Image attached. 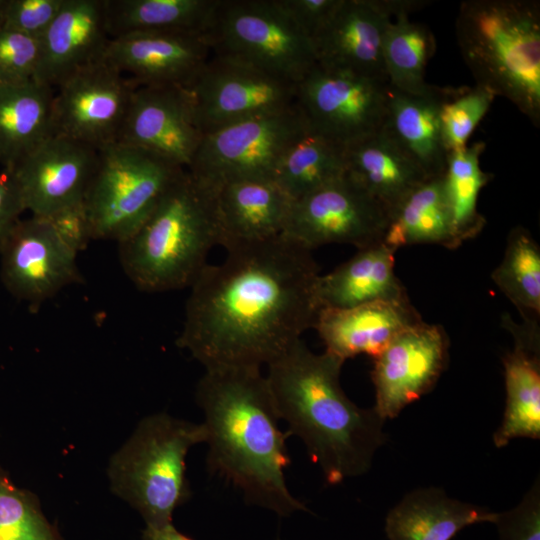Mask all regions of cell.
Instances as JSON below:
<instances>
[{
    "label": "cell",
    "instance_id": "cell-1",
    "mask_svg": "<svg viewBox=\"0 0 540 540\" xmlns=\"http://www.w3.org/2000/svg\"><path fill=\"white\" fill-rule=\"evenodd\" d=\"M226 251L189 287L176 345L205 370L260 368L313 328L319 267L311 250L283 235Z\"/></svg>",
    "mask_w": 540,
    "mask_h": 540
},
{
    "label": "cell",
    "instance_id": "cell-2",
    "mask_svg": "<svg viewBox=\"0 0 540 540\" xmlns=\"http://www.w3.org/2000/svg\"><path fill=\"white\" fill-rule=\"evenodd\" d=\"M209 445L207 466L239 488L248 504L280 516L307 510L289 491L290 465L278 413L260 368L207 369L196 387Z\"/></svg>",
    "mask_w": 540,
    "mask_h": 540
},
{
    "label": "cell",
    "instance_id": "cell-3",
    "mask_svg": "<svg viewBox=\"0 0 540 540\" xmlns=\"http://www.w3.org/2000/svg\"><path fill=\"white\" fill-rule=\"evenodd\" d=\"M345 361L302 339L270 362L266 379L279 419L304 443L330 485L366 473L386 442L385 420L353 403L340 385Z\"/></svg>",
    "mask_w": 540,
    "mask_h": 540
},
{
    "label": "cell",
    "instance_id": "cell-4",
    "mask_svg": "<svg viewBox=\"0 0 540 540\" xmlns=\"http://www.w3.org/2000/svg\"><path fill=\"white\" fill-rule=\"evenodd\" d=\"M118 245L123 270L139 290L190 287L220 245L215 191L185 169L141 227Z\"/></svg>",
    "mask_w": 540,
    "mask_h": 540
},
{
    "label": "cell",
    "instance_id": "cell-5",
    "mask_svg": "<svg viewBox=\"0 0 540 540\" xmlns=\"http://www.w3.org/2000/svg\"><path fill=\"white\" fill-rule=\"evenodd\" d=\"M455 33L476 85L505 97L539 127V1H464Z\"/></svg>",
    "mask_w": 540,
    "mask_h": 540
},
{
    "label": "cell",
    "instance_id": "cell-6",
    "mask_svg": "<svg viewBox=\"0 0 540 540\" xmlns=\"http://www.w3.org/2000/svg\"><path fill=\"white\" fill-rule=\"evenodd\" d=\"M206 439L203 423L166 413L146 416L109 460L112 492L137 510L146 526L172 523L174 510L191 497L188 451Z\"/></svg>",
    "mask_w": 540,
    "mask_h": 540
},
{
    "label": "cell",
    "instance_id": "cell-7",
    "mask_svg": "<svg viewBox=\"0 0 540 540\" xmlns=\"http://www.w3.org/2000/svg\"><path fill=\"white\" fill-rule=\"evenodd\" d=\"M184 170L122 142L98 149L96 169L84 198L93 239L117 243L128 239Z\"/></svg>",
    "mask_w": 540,
    "mask_h": 540
},
{
    "label": "cell",
    "instance_id": "cell-8",
    "mask_svg": "<svg viewBox=\"0 0 540 540\" xmlns=\"http://www.w3.org/2000/svg\"><path fill=\"white\" fill-rule=\"evenodd\" d=\"M205 33L213 53L296 84L317 63L312 40L276 0H218Z\"/></svg>",
    "mask_w": 540,
    "mask_h": 540
},
{
    "label": "cell",
    "instance_id": "cell-9",
    "mask_svg": "<svg viewBox=\"0 0 540 540\" xmlns=\"http://www.w3.org/2000/svg\"><path fill=\"white\" fill-rule=\"evenodd\" d=\"M307 125L295 104L203 135L187 168L210 189L238 180H273L278 163Z\"/></svg>",
    "mask_w": 540,
    "mask_h": 540
},
{
    "label": "cell",
    "instance_id": "cell-10",
    "mask_svg": "<svg viewBox=\"0 0 540 540\" xmlns=\"http://www.w3.org/2000/svg\"><path fill=\"white\" fill-rule=\"evenodd\" d=\"M388 83L316 65L297 84L296 105L307 127L345 147L379 131Z\"/></svg>",
    "mask_w": 540,
    "mask_h": 540
},
{
    "label": "cell",
    "instance_id": "cell-11",
    "mask_svg": "<svg viewBox=\"0 0 540 540\" xmlns=\"http://www.w3.org/2000/svg\"><path fill=\"white\" fill-rule=\"evenodd\" d=\"M188 90L204 135L294 106L297 84L241 60L212 53Z\"/></svg>",
    "mask_w": 540,
    "mask_h": 540
},
{
    "label": "cell",
    "instance_id": "cell-12",
    "mask_svg": "<svg viewBox=\"0 0 540 540\" xmlns=\"http://www.w3.org/2000/svg\"><path fill=\"white\" fill-rule=\"evenodd\" d=\"M389 212L346 175L295 201L283 236L309 250L383 242Z\"/></svg>",
    "mask_w": 540,
    "mask_h": 540
},
{
    "label": "cell",
    "instance_id": "cell-13",
    "mask_svg": "<svg viewBox=\"0 0 540 540\" xmlns=\"http://www.w3.org/2000/svg\"><path fill=\"white\" fill-rule=\"evenodd\" d=\"M137 86L104 59L78 70L54 88L52 135L96 149L118 142Z\"/></svg>",
    "mask_w": 540,
    "mask_h": 540
},
{
    "label": "cell",
    "instance_id": "cell-14",
    "mask_svg": "<svg viewBox=\"0 0 540 540\" xmlns=\"http://www.w3.org/2000/svg\"><path fill=\"white\" fill-rule=\"evenodd\" d=\"M4 287L35 311L63 288L82 280L77 254L42 217L21 219L0 249Z\"/></svg>",
    "mask_w": 540,
    "mask_h": 540
},
{
    "label": "cell",
    "instance_id": "cell-15",
    "mask_svg": "<svg viewBox=\"0 0 540 540\" xmlns=\"http://www.w3.org/2000/svg\"><path fill=\"white\" fill-rule=\"evenodd\" d=\"M448 361L449 338L441 325L422 321L403 331L373 358V408L384 420L397 417L433 389Z\"/></svg>",
    "mask_w": 540,
    "mask_h": 540
},
{
    "label": "cell",
    "instance_id": "cell-16",
    "mask_svg": "<svg viewBox=\"0 0 540 540\" xmlns=\"http://www.w3.org/2000/svg\"><path fill=\"white\" fill-rule=\"evenodd\" d=\"M212 53L203 31H144L111 38L103 59L138 86L189 89Z\"/></svg>",
    "mask_w": 540,
    "mask_h": 540
},
{
    "label": "cell",
    "instance_id": "cell-17",
    "mask_svg": "<svg viewBox=\"0 0 540 540\" xmlns=\"http://www.w3.org/2000/svg\"><path fill=\"white\" fill-rule=\"evenodd\" d=\"M202 138L188 89L137 86L118 142L145 149L187 169Z\"/></svg>",
    "mask_w": 540,
    "mask_h": 540
},
{
    "label": "cell",
    "instance_id": "cell-18",
    "mask_svg": "<svg viewBox=\"0 0 540 540\" xmlns=\"http://www.w3.org/2000/svg\"><path fill=\"white\" fill-rule=\"evenodd\" d=\"M97 160L98 149L51 135L10 172L26 211L44 218L84 200Z\"/></svg>",
    "mask_w": 540,
    "mask_h": 540
},
{
    "label": "cell",
    "instance_id": "cell-19",
    "mask_svg": "<svg viewBox=\"0 0 540 540\" xmlns=\"http://www.w3.org/2000/svg\"><path fill=\"white\" fill-rule=\"evenodd\" d=\"M110 39L105 0H65L39 39L33 80L54 89L73 73L102 60Z\"/></svg>",
    "mask_w": 540,
    "mask_h": 540
},
{
    "label": "cell",
    "instance_id": "cell-20",
    "mask_svg": "<svg viewBox=\"0 0 540 540\" xmlns=\"http://www.w3.org/2000/svg\"><path fill=\"white\" fill-rule=\"evenodd\" d=\"M422 321L407 297L345 309L321 308L313 328L325 351L345 361L360 354L375 358L399 334Z\"/></svg>",
    "mask_w": 540,
    "mask_h": 540
},
{
    "label": "cell",
    "instance_id": "cell-21",
    "mask_svg": "<svg viewBox=\"0 0 540 540\" xmlns=\"http://www.w3.org/2000/svg\"><path fill=\"white\" fill-rule=\"evenodd\" d=\"M390 21L370 0H342L312 39L317 64L388 83L382 52Z\"/></svg>",
    "mask_w": 540,
    "mask_h": 540
},
{
    "label": "cell",
    "instance_id": "cell-22",
    "mask_svg": "<svg viewBox=\"0 0 540 540\" xmlns=\"http://www.w3.org/2000/svg\"><path fill=\"white\" fill-rule=\"evenodd\" d=\"M214 191L220 245L226 250L283 234L293 200L273 180H238Z\"/></svg>",
    "mask_w": 540,
    "mask_h": 540
},
{
    "label": "cell",
    "instance_id": "cell-23",
    "mask_svg": "<svg viewBox=\"0 0 540 540\" xmlns=\"http://www.w3.org/2000/svg\"><path fill=\"white\" fill-rule=\"evenodd\" d=\"M503 325L514 339L513 350L503 358L506 406L501 425L493 435L496 447L516 438H540V331L537 320L521 324L509 316Z\"/></svg>",
    "mask_w": 540,
    "mask_h": 540
},
{
    "label": "cell",
    "instance_id": "cell-24",
    "mask_svg": "<svg viewBox=\"0 0 540 540\" xmlns=\"http://www.w3.org/2000/svg\"><path fill=\"white\" fill-rule=\"evenodd\" d=\"M452 88L435 86L425 95H411L388 85L382 128L429 177L444 174L447 151L440 131V108Z\"/></svg>",
    "mask_w": 540,
    "mask_h": 540
},
{
    "label": "cell",
    "instance_id": "cell-25",
    "mask_svg": "<svg viewBox=\"0 0 540 540\" xmlns=\"http://www.w3.org/2000/svg\"><path fill=\"white\" fill-rule=\"evenodd\" d=\"M344 159L345 175L388 212L429 179L383 128L345 146Z\"/></svg>",
    "mask_w": 540,
    "mask_h": 540
},
{
    "label": "cell",
    "instance_id": "cell-26",
    "mask_svg": "<svg viewBox=\"0 0 540 540\" xmlns=\"http://www.w3.org/2000/svg\"><path fill=\"white\" fill-rule=\"evenodd\" d=\"M395 252L383 242L358 249L316 284L319 308L345 309L381 300L407 298L395 274Z\"/></svg>",
    "mask_w": 540,
    "mask_h": 540
},
{
    "label": "cell",
    "instance_id": "cell-27",
    "mask_svg": "<svg viewBox=\"0 0 540 540\" xmlns=\"http://www.w3.org/2000/svg\"><path fill=\"white\" fill-rule=\"evenodd\" d=\"M496 512L450 498L440 488L413 490L385 519L388 540H452L464 528L493 523Z\"/></svg>",
    "mask_w": 540,
    "mask_h": 540
},
{
    "label": "cell",
    "instance_id": "cell-28",
    "mask_svg": "<svg viewBox=\"0 0 540 540\" xmlns=\"http://www.w3.org/2000/svg\"><path fill=\"white\" fill-rule=\"evenodd\" d=\"M54 89L34 80L0 85V166L13 170L52 135Z\"/></svg>",
    "mask_w": 540,
    "mask_h": 540
},
{
    "label": "cell",
    "instance_id": "cell-29",
    "mask_svg": "<svg viewBox=\"0 0 540 540\" xmlns=\"http://www.w3.org/2000/svg\"><path fill=\"white\" fill-rule=\"evenodd\" d=\"M383 243L394 251L417 244L458 248L443 175L419 184L389 212Z\"/></svg>",
    "mask_w": 540,
    "mask_h": 540
},
{
    "label": "cell",
    "instance_id": "cell-30",
    "mask_svg": "<svg viewBox=\"0 0 540 540\" xmlns=\"http://www.w3.org/2000/svg\"><path fill=\"white\" fill-rule=\"evenodd\" d=\"M218 0H105L111 38L144 31L205 32Z\"/></svg>",
    "mask_w": 540,
    "mask_h": 540
},
{
    "label": "cell",
    "instance_id": "cell-31",
    "mask_svg": "<svg viewBox=\"0 0 540 540\" xmlns=\"http://www.w3.org/2000/svg\"><path fill=\"white\" fill-rule=\"evenodd\" d=\"M344 175V147L307 128L281 157L273 181L295 201Z\"/></svg>",
    "mask_w": 540,
    "mask_h": 540
},
{
    "label": "cell",
    "instance_id": "cell-32",
    "mask_svg": "<svg viewBox=\"0 0 540 540\" xmlns=\"http://www.w3.org/2000/svg\"><path fill=\"white\" fill-rule=\"evenodd\" d=\"M436 50V40L424 24L407 16L388 24L383 40V62L388 85L411 95H425L435 87L426 82L425 68Z\"/></svg>",
    "mask_w": 540,
    "mask_h": 540
},
{
    "label": "cell",
    "instance_id": "cell-33",
    "mask_svg": "<svg viewBox=\"0 0 540 540\" xmlns=\"http://www.w3.org/2000/svg\"><path fill=\"white\" fill-rule=\"evenodd\" d=\"M484 149L485 143L476 142L447 155L444 188L457 247L476 237L486 224L477 209L480 191L491 179L480 167Z\"/></svg>",
    "mask_w": 540,
    "mask_h": 540
},
{
    "label": "cell",
    "instance_id": "cell-34",
    "mask_svg": "<svg viewBox=\"0 0 540 540\" xmlns=\"http://www.w3.org/2000/svg\"><path fill=\"white\" fill-rule=\"evenodd\" d=\"M491 278L514 304L523 320H538L540 314V247L530 232L511 229L501 263Z\"/></svg>",
    "mask_w": 540,
    "mask_h": 540
},
{
    "label": "cell",
    "instance_id": "cell-35",
    "mask_svg": "<svg viewBox=\"0 0 540 540\" xmlns=\"http://www.w3.org/2000/svg\"><path fill=\"white\" fill-rule=\"evenodd\" d=\"M0 540H64L44 515L37 495L15 485L1 467Z\"/></svg>",
    "mask_w": 540,
    "mask_h": 540
},
{
    "label": "cell",
    "instance_id": "cell-36",
    "mask_svg": "<svg viewBox=\"0 0 540 540\" xmlns=\"http://www.w3.org/2000/svg\"><path fill=\"white\" fill-rule=\"evenodd\" d=\"M494 98L493 93L477 85L452 90L439 114L441 137L447 153L467 146L469 136L488 112Z\"/></svg>",
    "mask_w": 540,
    "mask_h": 540
},
{
    "label": "cell",
    "instance_id": "cell-37",
    "mask_svg": "<svg viewBox=\"0 0 540 540\" xmlns=\"http://www.w3.org/2000/svg\"><path fill=\"white\" fill-rule=\"evenodd\" d=\"M39 56V39L6 27L0 28V85L33 80Z\"/></svg>",
    "mask_w": 540,
    "mask_h": 540
},
{
    "label": "cell",
    "instance_id": "cell-38",
    "mask_svg": "<svg viewBox=\"0 0 540 540\" xmlns=\"http://www.w3.org/2000/svg\"><path fill=\"white\" fill-rule=\"evenodd\" d=\"M499 540H540V485L535 481L511 510L496 512L493 523Z\"/></svg>",
    "mask_w": 540,
    "mask_h": 540
},
{
    "label": "cell",
    "instance_id": "cell-39",
    "mask_svg": "<svg viewBox=\"0 0 540 540\" xmlns=\"http://www.w3.org/2000/svg\"><path fill=\"white\" fill-rule=\"evenodd\" d=\"M65 0H9L4 26L40 39Z\"/></svg>",
    "mask_w": 540,
    "mask_h": 540
},
{
    "label": "cell",
    "instance_id": "cell-40",
    "mask_svg": "<svg viewBox=\"0 0 540 540\" xmlns=\"http://www.w3.org/2000/svg\"><path fill=\"white\" fill-rule=\"evenodd\" d=\"M44 218L60 240L77 255L93 240L84 200L67 205Z\"/></svg>",
    "mask_w": 540,
    "mask_h": 540
},
{
    "label": "cell",
    "instance_id": "cell-41",
    "mask_svg": "<svg viewBox=\"0 0 540 540\" xmlns=\"http://www.w3.org/2000/svg\"><path fill=\"white\" fill-rule=\"evenodd\" d=\"M276 2L312 40L328 23L342 0H276Z\"/></svg>",
    "mask_w": 540,
    "mask_h": 540
},
{
    "label": "cell",
    "instance_id": "cell-42",
    "mask_svg": "<svg viewBox=\"0 0 540 540\" xmlns=\"http://www.w3.org/2000/svg\"><path fill=\"white\" fill-rule=\"evenodd\" d=\"M26 211L13 174L3 169L0 173V249Z\"/></svg>",
    "mask_w": 540,
    "mask_h": 540
},
{
    "label": "cell",
    "instance_id": "cell-43",
    "mask_svg": "<svg viewBox=\"0 0 540 540\" xmlns=\"http://www.w3.org/2000/svg\"><path fill=\"white\" fill-rule=\"evenodd\" d=\"M370 2L375 9L391 20L392 17H408L410 13L431 3L425 0H370Z\"/></svg>",
    "mask_w": 540,
    "mask_h": 540
},
{
    "label": "cell",
    "instance_id": "cell-44",
    "mask_svg": "<svg viewBox=\"0 0 540 540\" xmlns=\"http://www.w3.org/2000/svg\"><path fill=\"white\" fill-rule=\"evenodd\" d=\"M142 540H193L178 531L172 523L159 526H146Z\"/></svg>",
    "mask_w": 540,
    "mask_h": 540
},
{
    "label": "cell",
    "instance_id": "cell-45",
    "mask_svg": "<svg viewBox=\"0 0 540 540\" xmlns=\"http://www.w3.org/2000/svg\"><path fill=\"white\" fill-rule=\"evenodd\" d=\"M8 2L9 0H0V28L4 26Z\"/></svg>",
    "mask_w": 540,
    "mask_h": 540
}]
</instances>
